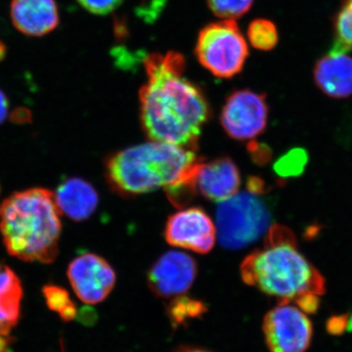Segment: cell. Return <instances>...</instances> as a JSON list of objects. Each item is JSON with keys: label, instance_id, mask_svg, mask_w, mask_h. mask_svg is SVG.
Returning <instances> with one entry per match:
<instances>
[{"label": "cell", "instance_id": "obj_3", "mask_svg": "<svg viewBox=\"0 0 352 352\" xmlns=\"http://www.w3.org/2000/svg\"><path fill=\"white\" fill-rule=\"evenodd\" d=\"M52 191L15 192L0 204V233L7 252L25 263H52L59 252L62 223Z\"/></svg>", "mask_w": 352, "mask_h": 352}, {"label": "cell", "instance_id": "obj_10", "mask_svg": "<svg viewBox=\"0 0 352 352\" xmlns=\"http://www.w3.org/2000/svg\"><path fill=\"white\" fill-rule=\"evenodd\" d=\"M164 236L173 247L208 254L215 244L217 228L205 210L189 208L168 217Z\"/></svg>", "mask_w": 352, "mask_h": 352}, {"label": "cell", "instance_id": "obj_19", "mask_svg": "<svg viewBox=\"0 0 352 352\" xmlns=\"http://www.w3.org/2000/svg\"><path fill=\"white\" fill-rule=\"evenodd\" d=\"M248 38L256 50L270 51L277 45L279 36L274 23L266 19H256L248 28Z\"/></svg>", "mask_w": 352, "mask_h": 352}, {"label": "cell", "instance_id": "obj_29", "mask_svg": "<svg viewBox=\"0 0 352 352\" xmlns=\"http://www.w3.org/2000/svg\"><path fill=\"white\" fill-rule=\"evenodd\" d=\"M175 352H210L205 349H198V347L182 346Z\"/></svg>", "mask_w": 352, "mask_h": 352}, {"label": "cell", "instance_id": "obj_14", "mask_svg": "<svg viewBox=\"0 0 352 352\" xmlns=\"http://www.w3.org/2000/svg\"><path fill=\"white\" fill-rule=\"evenodd\" d=\"M10 16L14 27L29 36H43L60 23L55 0H12Z\"/></svg>", "mask_w": 352, "mask_h": 352}, {"label": "cell", "instance_id": "obj_25", "mask_svg": "<svg viewBox=\"0 0 352 352\" xmlns=\"http://www.w3.org/2000/svg\"><path fill=\"white\" fill-rule=\"evenodd\" d=\"M349 314L333 315L327 321L326 329L332 336H342L349 327Z\"/></svg>", "mask_w": 352, "mask_h": 352}, {"label": "cell", "instance_id": "obj_20", "mask_svg": "<svg viewBox=\"0 0 352 352\" xmlns=\"http://www.w3.org/2000/svg\"><path fill=\"white\" fill-rule=\"evenodd\" d=\"M335 43L347 51L352 50V0H342L333 20Z\"/></svg>", "mask_w": 352, "mask_h": 352}, {"label": "cell", "instance_id": "obj_12", "mask_svg": "<svg viewBox=\"0 0 352 352\" xmlns=\"http://www.w3.org/2000/svg\"><path fill=\"white\" fill-rule=\"evenodd\" d=\"M240 185V171L230 157H219L210 163L201 161L197 166L194 186L208 200L226 201L239 192Z\"/></svg>", "mask_w": 352, "mask_h": 352}, {"label": "cell", "instance_id": "obj_23", "mask_svg": "<svg viewBox=\"0 0 352 352\" xmlns=\"http://www.w3.org/2000/svg\"><path fill=\"white\" fill-rule=\"evenodd\" d=\"M122 1L124 0H78V3L88 12L100 16L112 13Z\"/></svg>", "mask_w": 352, "mask_h": 352}, {"label": "cell", "instance_id": "obj_8", "mask_svg": "<svg viewBox=\"0 0 352 352\" xmlns=\"http://www.w3.org/2000/svg\"><path fill=\"white\" fill-rule=\"evenodd\" d=\"M266 95L244 89L234 91L222 108L220 122L236 140H252L265 131L268 120Z\"/></svg>", "mask_w": 352, "mask_h": 352}, {"label": "cell", "instance_id": "obj_6", "mask_svg": "<svg viewBox=\"0 0 352 352\" xmlns=\"http://www.w3.org/2000/svg\"><path fill=\"white\" fill-rule=\"evenodd\" d=\"M195 53L201 66L219 78H231L244 68L247 41L235 20H222L201 29Z\"/></svg>", "mask_w": 352, "mask_h": 352}, {"label": "cell", "instance_id": "obj_2", "mask_svg": "<svg viewBox=\"0 0 352 352\" xmlns=\"http://www.w3.org/2000/svg\"><path fill=\"white\" fill-rule=\"evenodd\" d=\"M240 270L245 284L280 302H294L303 294L322 296L326 292L325 278L300 252L295 234L286 226H271L263 247L250 254Z\"/></svg>", "mask_w": 352, "mask_h": 352}, {"label": "cell", "instance_id": "obj_11", "mask_svg": "<svg viewBox=\"0 0 352 352\" xmlns=\"http://www.w3.org/2000/svg\"><path fill=\"white\" fill-rule=\"evenodd\" d=\"M198 273L195 259L182 252H166L148 272V285L157 298H175L186 293Z\"/></svg>", "mask_w": 352, "mask_h": 352}, {"label": "cell", "instance_id": "obj_17", "mask_svg": "<svg viewBox=\"0 0 352 352\" xmlns=\"http://www.w3.org/2000/svg\"><path fill=\"white\" fill-rule=\"evenodd\" d=\"M173 327L185 325L187 321L201 318L207 312V307L201 300L189 296H175L166 308Z\"/></svg>", "mask_w": 352, "mask_h": 352}, {"label": "cell", "instance_id": "obj_16", "mask_svg": "<svg viewBox=\"0 0 352 352\" xmlns=\"http://www.w3.org/2000/svg\"><path fill=\"white\" fill-rule=\"evenodd\" d=\"M24 289L18 275L0 263V335H10L21 317Z\"/></svg>", "mask_w": 352, "mask_h": 352}, {"label": "cell", "instance_id": "obj_22", "mask_svg": "<svg viewBox=\"0 0 352 352\" xmlns=\"http://www.w3.org/2000/svg\"><path fill=\"white\" fill-rule=\"evenodd\" d=\"M305 152L300 151V150L289 152L286 156L282 157L277 162L276 166H275V170L280 175H296L298 171L302 170L303 166H305Z\"/></svg>", "mask_w": 352, "mask_h": 352}, {"label": "cell", "instance_id": "obj_15", "mask_svg": "<svg viewBox=\"0 0 352 352\" xmlns=\"http://www.w3.org/2000/svg\"><path fill=\"white\" fill-rule=\"evenodd\" d=\"M54 195L60 212L76 221L89 219L99 203L96 190L82 178L65 180L58 186Z\"/></svg>", "mask_w": 352, "mask_h": 352}, {"label": "cell", "instance_id": "obj_26", "mask_svg": "<svg viewBox=\"0 0 352 352\" xmlns=\"http://www.w3.org/2000/svg\"><path fill=\"white\" fill-rule=\"evenodd\" d=\"M32 113L28 109L21 108L18 110L14 111L12 116V120L17 124H25V122L31 120Z\"/></svg>", "mask_w": 352, "mask_h": 352}, {"label": "cell", "instance_id": "obj_18", "mask_svg": "<svg viewBox=\"0 0 352 352\" xmlns=\"http://www.w3.org/2000/svg\"><path fill=\"white\" fill-rule=\"evenodd\" d=\"M43 295L47 307L51 311L56 312L64 322L73 321L78 316V308L67 289L48 284L43 287Z\"/></svg>", "mask_w": 352, "mask_h": 352}, {"label": "cell", "instance_id": "obj_13", "mask_svg": "<svg viewBox=\"0 0 352 352\" xmlns=\"http://www.w3.org/2000/svg\"><path fill=\"white\" fill-rule=\"evenodd\" d=\"M349 51L333 43L314 67V82L324 94L336 99L352 95V57Z\"/></svg>", "mask_w": 352, "mask_h": 352}, {"label": "cell", "instance_id": "obj_21", "mask_svg": "<svg viewBox=\"0 0 352 352\" xmlns=\"http://www.w3.org/2000/svg\"><path fill=\"white\" fill-rule=\"evenodd\" d=\"M254 0H207L208 8L223 20H235L249 12Z\"/></svg>", "mask_w": 352, "mask_h": 352}, {"label": "cell", "instance_id": "obj_9", "mask_svg": "<svg viewBox=\"0 0 352 352\" xmlns=\"http://www.w3.org/2000/svg\"><path fill=\"white\" fill-rule=\"evenodd\" d=\"M67 275L76 296L90 305L104 302L117 281L110 263L92 252H85L73 259Z\"/></svg>", "mask_w": 352, "mask_h": 352}, {"label": "cell", "instance_id": "obj_7", "mask_svg": "<svg viewBox=\"0 0 352 352\" xmlns=\"http://www.w3.org/2000/svg\"><path fill=\"white\" fill-rule=\"evenodd\" d=\"M263 331L270 352H305L314 337L307 315L289 302H280L265 314Z\"/></svg>", "mask_w": 352, "mask_h": 352}, {"label": "cell", "instance_id": "obj_30", "mask_svg": "<svg viewBox=\"0 0 352 352\" xmlns=\"http://www.w3.org/2000/svg\"><path fill=\"white\" fill-rule=\"evenodd\" d=\"M6 44L2 43V41H0V62L2 61V60L4 59L6 56Z\"/></svg>", "mask_w": 352, "mask_h": 352}, {"label": "cell", "instance_id": "obj_1", "mask_svg": "<svg viewBox=\"0 0 352 352\" xmlns=\"http://www.w3.org/2000/svg\"><path fill=\"white\" fill-rule=\"evenodd\" d=\"M147 82L139 91L143 131L153 141L195 150L201 127L210 117L206 95L184 76L180 53H153L144 60Z\"/></svg>", "mask_w": 352, "mask_h": 352}, {"label": "cell", "instance_id": "obj_24", "mask_svg": "<svg viewBox=\"0 0 352 352\" xmlns=\"http://www.w3.org/2000/svg\"><path fill=\"white\" fill-rule=\"evenodd\" d=\"M314 293H307L296 298L294 302L305 314H315L320 307V298Z\"/></svg>", "mask_w": 352, "mask_h": 352}, {"label": "cell", "instance_id": "obj_31", "mask_svg": "<svg viewBox=\"0 0 352 352\" xmlns=\"http://www.w3.org/2000/svg\"><path fill=\"white\" fill-rule=\"evenodd\" d=\"M347 330H349V332H352V315L349 316V327H347Z\"/></svg>", "mask_w": 352, "mask_h": 352}, {"label": "cell", "instance_id": "obj_27", "mask_svg": "<svg viewBox=\"0 0 352 352\" xmlns=\"http://www.w3.org/2000/svg\"><path fill=\"white\" fill-rule=\"evenodd\" d=\"M9 101L7 99L6 94L0 90V124L6 120L8 116Z\"/></svg>", "mask_w": 352, "mask_h": 352}, {"label": "cell", "instance_id": "obj_5", "mask_svg": "<svg viewBox=\"0 0 352 352\" xmlns=\"http://www.w3.org/2000/svg\"><path fill=\"white\" fill-rule=\"evenodd\" d=\"M261 195L248 190L219 203L215 228L222 247L238 251L268 232L272 214Z\"/></svg>", "mask_w": 352, "mask_h": 352}, {"label": "cell", "instance_id": "obj_4", "mask_svg": "<svg viewBox=\"0 0 352 352\" xmlns=\"http://www.w3.org/2000/svg\"><path fill=\"white\" fill-rule=\"evenodd\" d=\"M200 162L195 150L152 140L109 156L105 176L119 195L139 196L187 182Z\"/></svg>", "mask_w": 352, "mask_h": 352}, {"label": "cell", "instance_id": "obj_28", "mask_svg": "<svg viewBox=\"0 0 352 352\" xmlns=\"http://www.w3.org/2000/svg\"><path fill=\"white\" fill-rule=\"evenodd\" d=\"M15 340L10 335H0V352H13Z\"/></svg>", "mask_w": 352, "mask_h": 352}]
</instances>
